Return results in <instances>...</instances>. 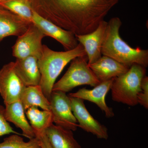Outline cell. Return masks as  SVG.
<instances>
[{
	"instance_id": "1",
	"label": "cell",
	"mask_w": 148,
	"mask_h": 148,
	"mask_svg": "<svg viewBox=\"0 0 148 148\" xmlns=\"http://www.w3.org/2000/svg\"><path fill=\"white\" fill-rule=\"evenodd\" d=\"M120 0H48L37 12L75 35L93 32Z\"/></svg>"
},
{
	"instance_id": "2",
	"label": "cell",
	"mask_w": 148,
	"mask_h": 148,
	"mask_svg": "<svg viewBox=\"0 0 148 148\" xmlns=\"http://www.w3.org/2000/svg\"><path fill=\"white\" fill-rule=\"evenodd\" d=\"M122 22L118 17H113L106 28L101 49L102 55L109 56L130 67L135 64L147 68L148 66V50L133 48L121 38L119 34Z\"/></svg>"
},
{
	"instance_id": "3",
	"label": "cell",
	"mask_w": 148,
	"mask_h": 148,
	"mask_svg": "<svg viewBox=\"0 0 148 148\" xmlns=\"http://www.w3.org/2000/svg\"><path fill=\"white\" fill-rule=\"evenodd\" d=\"M86 55L84 47L79 43L73 49L65 51L52 50L43 45L41 55L38 59L41 74L39 85L49 100L56 80L65 66L74 58Z\"/></svg>"
},
{
	"instance_id": "4",
	"label": "cell",
	"mask_w": 148,
	"mask_h": 148,
	"mask_svg": "<svg viewBox=\"0 0 148 148\" xmlns=\"http://www.w3.org/2000/svg\"><path fill=\"white\" fill-rule=\"evenodd\" d=\"M146 69L133 64L126 73L114 78L110 89L113 101L130 106L138 105V96L142 90L141 82L146 76Z\"/></svg>"
},
{
	"instance_id": "5",
	"label": "cell",
	"mask_w": 148,
	"mask_h": 148,
	"mask_svg": "<svg viewBox=\"0 0 148 148\" xmlns=\"http://www.w3.org/2000/svg\"><path fill=\"white\" fill-rule=\"evenodd\" d=\"M71 62L66 73L53 85L52 91L68 92L79 86L95 87L100 83L88 65L87 55L77 57Z\"/></svg>"
},
{
	"instance_id": "6",
	"label": "cell",
	"mask_w": 148,
	"mask_h": 148,
	"mask_svg": "<svg viewBox=\"0 0 148 148\" xmlns=\"http://www.w3.org/2000/svg\"><path fill=\"white\" fill-rule=\"evenodd\" d=\"M49 101L53 123L56 125L73 131L76 130L77 121L72 112L70 97L66 92L52 91Z\"/></svg>"
},
{
	"instance_id": "7",
	"label": "cell",
	"mask_w": 148,
	"mask_h": 148,
	"mask_svg": "<svg viewBox=\"0 0 148 148\" xmlns=\"http://www.w3.org/2000/svg\"><path fill=\"white\" fill-rule=\"evenodd\" d=\"M45 36L38 27L32 23L23 34L18 37L12 47V55L16 58L35 56L38 59L42 50V39Z\"/></svg>"
},
{
	"instance_id": "8",
	"label": "cell",
	"mask_w": 148,
	"mask_h": 148,
	"mask_svg": "<svg viewBox=\"0 0 148 148\" xmlns=\"http://www.w3.org/2000/svg\"><path fill=\"white\" fill-rule=\"evenodd\" d=\"M26 87L14 71V62L3 66L0 70V94L5 105L20 101Z\"/></svg>"
},
{
	"instance_id": "9",
	"label": "cell",
	"mask_w": 148,
	"mask_h": 148,
	"mask_svg": "<svg viewBox=\"0 0 148 148\" xmlns=\"http://www.w3.org/2000/svg\"><path fill=\"white\" fill-rule=\"evenodd\" d=\"M69 97L72 112L79 123L78 127L92 133L98 139L108 140V128L91 116L86 108L84 100L76 97Z\"/></svg>"
},
{
	"instance_id": "10",
	"label": "cell",
	"mask_w": 148,
	"mask_h": 148,
	"mask_svg": "<svg viewBox=\"0 0 148 148\" xmlns=\"http://www.w3.org/2000/svg\"><path fill=\"white\" fill-rule=\"evenodd\" d=\"M33 23L45 36L53 38L64 47L66 51L71 50L78 44L75 35L44 18L33 9Z\"/></svg>"
},
{
	"instance_id": "11",
	"label": "cell",
	"mask_w": 148,
	"mask_h": 148,
	"mask_svg": "<svg viewBox=\"0 0 148 148\" xmlns=\"http://www.w3.org/2000/svg\"><path fill=\"white\" fill-rule=\"evenodd\" d=\"M108 22L103 20L93 32L84 35H75L77 40L84 47L88 65L98 61L101 56V49Z\"/></svg>"
},
{
	"instance_id": "12",
	"label": "cell",
	"mask_w": 148,
	"mask_h": 148,
	"mask_svg": "<svg viewBox=\"0 0 148 148\" xmlns=\"http://www.w3.org/2000/svg\"><path fill=\"white\" fill-rule=\"evenodd\" d=\"M114 79L100 83L93 89L90 90L84 88L76 92L70 93L69 96L94 103L105 113L107 118L112 117L114 116L113 109L107 106L105 98L107 93L111 89Z\"/></svg>"
},
{
	"instance_id": "13",
	"label": "cell",
	"mask_w": 148,
	"mask_h": 148,
	"mask_svg": "<svg viewBox=\"0 0 148 148\" xmlns=\"http://www.w3.org/2000/svg\"><path fill=\"white\" fill-rule=\"evenodd\" d=\"M32 23L0 6V42L6 37L21 36Z\"/></svg>"
},
{
	"instance_id": "14",
	"label": "cell",
	"mask_w": 148,
	"mask_h": 148,
	"mask_svg": "<svg viewBox=\"0 0 148 148\" xmlns=\"http://www.w3.org/2000/svg\"><path fill=\"white\" fill-rule=\"evenodd\" d=\"M89 66L100 83L119 76L126 73L130 68L104 55Z\"/></svg>"
},
{
	"instance_id": "15",
	"label": "cell",
	"mask_w": 148,
	"mask_h": 148,
	"mask_svg": "<svg viewBox=\"0 0 148 148\" xmlns=\"http://www.w3.org/2000/svg\"><path fill=\"white\" fill-rule=\"evenodd\" d=\"M14 71L26 86L39 85L41 80L38 58L29 56L16 58L14 62Z\"/></svg>"
},
{
	"instance_id": "16",
	"label": "cell",
	"mask_w": 148,
	"mask_h": 148,
	"mask_svg": "<svg viewBox=\"0 0 148 148\" xmlns=\"http://www.w3.org/2000/svg\"><path fill=\"white\" fill-rule=\"evenodd\" d=\"M4 114L8 121L12 123L22 131V135L29 140L36 138L33 128L27 121L25 111L20 101L5 105Z\"/></svg>"
},
{
	"instance_id": "17",
	"label": "cell",
	"mask_w": 148,
	"mask_h": 148,
	"mask_svg": "<svg viewBox=\"0 0 148 148\" xmlns=\"http://www.w3.org/2000/svg\"><path fill=\"white\" fill-rule=\"evenodd\" d=\"M45 133L54 148H82L74 137L73 131L52 124Z\"/></svg>"
},
{
	"instance_id": "18",
	"label": "cell",
	"mask_w": 148,
	"mask_h": 148,
	"mask_svg": "<svg viewBox=\"0 0 148 148\" xmlns=\"http://www.w3.org/2000/svg\"><path fill=\"white\" fill-rule=\"evenodd\" d=\"M20 101L25 111L33 106L50 110L49 100L44 94L40 85L26 86L22 92Z\"/></svg>"
},
{
	"instance_id": "19",
	"label": "cell",
	"mask_w": 148,
	"mask_h": 148,
	"mask_svg": "<svg viewBox=\"0 0 148 148\" xmlns=\"http://www.w3.org/2000/svg\"><path fill=\"white\" fill-rule=\"evenodd\" d=\"M25 114L36 136L45 132L53 124V116L50 110H40L36 106H33L25 111Z\"/></svg>"
},
{
	"instance_id": "20",
	"label": "cell",
	"mask_w": 148,
	"mask_h": 148,
	"mask_svg": "<svg viewBox=\"0 0 148 148\" xmlns=\"http://www.w3.org/2000/svg\"><path fill=\"white\" fill-rule=\"evenodd\" d=\"M0 6L33 23V8L28 0H8L0 3Z\"/></svg>"
},
{
	"instance_id": "21",
	"label": "cell",
	"mask_w": 148,
	"mask_h": 148,
	"mask_svg": "<svg viewBox=\"0 0 148 148\" xmlns=\"http://www.w3.org/2000/svg\"><path fill=\"white\" fill-rule=\"evenodd\" d=\"M0 148H41L37 138L30 139L25 142L23 138L16 134H14L5 138L0 143Z\"/></svg>"
},
{
	"instance_id": "22",
	"label": "cell",
	"mask_w": 148,
	"mask_h": 148,
	"mask_svg": "<svg viewBox=\"0 0 148 148\" xmlns=\"http://www.w3.org/2000/svg\"><path fill=\"white\" fill-rule=\"evenodd\" d=\"M5 108L0 105V137L11 133L22 135L14 130L8 121L6 119L4 114Z\"/></svg>"
},
{
	"instance_id": "23",
	"label": "cell",
	"mask_w": 148,
	"mask_h": 148,
	"mask_svg": "<svg viewBox=\"0 0 148 148\" xmlns=\"http://www.w3.org/2000/svg\"><path fill=\"white\" fill-rule=\"evenodd\" d=\"M141 92L138 94V104H140L145 108L148 109V77L145 76L143 78L141 82Z\"/></svg>"
},
{
	"instance_id": "24",
	"label": "cell",
	"mask_w": 148,
	"mask_h": 148,
	"mask_svg": "<svg viewBox=\"0 0 148 148\" xmlns=\"http://www.w3.org/2000/svg\"><path fill=\"white\" fill-rule=\"evenodd\" d=\"M36 138L38 139L41 148H54L49 142L45 132L38 134Z\"/></svg>"
},
{
	"instance_id": "25",
	"label": "cell",
	"mask_w": 148,
	"mask_h": 148,
	"mask_svg": "<svg viewBox=\"0 0 148 148\" xmlns=\"http://www.w3.org/2000/svg\"><path fill=\"white\" fill-rule=\"evenodd\" d=\"M8 1V0H0V3L4 2L6 1Z\"/></svg>"
}]
</instances>
